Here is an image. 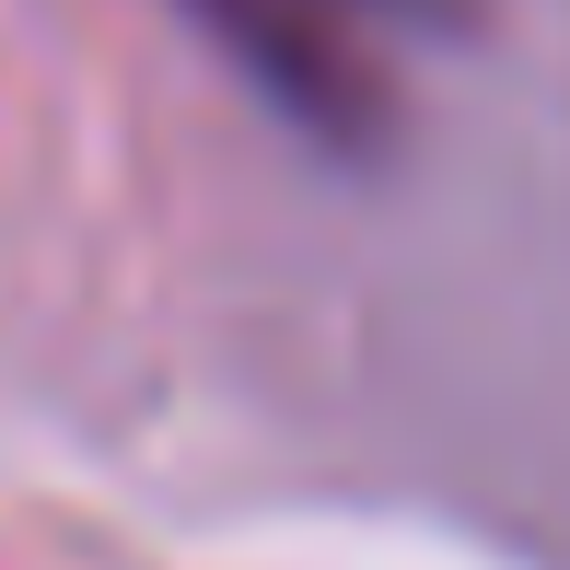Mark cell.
Here are the masks:
<instances>
[{"label":"cell","instance_id":"1","mask_svg":"<svg viewBox=\"0 0 570 570\" xmlns=\"http://www.w3.org/2000/svg\"><path fill=\"white\" fill-rule=\"evenodd\" d=\"M198 23L233 47V59L256 70V82L279 94L315 140H338V151H373L384 128H396V106H384V70L361 59V36H350V12L338 0H187Z\"/></svg>","mask_w":570,"mask_h":570},{"label":"cell","instance_id":"2","mask_svg":"<svg viewBox=\"0 0 570 570\" xmlns=\"http://www.w3.org/2000/svg\"><path fill=\"white\" fill-rule=\"evenodd\" d=\"M338 12H396V23H465L478 0H338Z\"/></svg>","mask_w":570,"mask_h":570}]
</instances>
